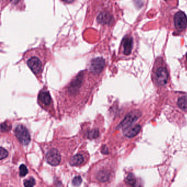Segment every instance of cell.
I'll list each match as a JSON object with an SVG mask.
<instances>
[{"label": "cell", "mask_w": 187, "mask_h": 187, "mask_svg": "<svg viewBox=\"0 0 187 187\" xmlns=\"http://www.w3.org/2000/svg\"><path fill=\"white\" fill-rule=\"evenodd\" d=\"M27 64L35 74L41 75L43 70V63L39 57L32 56L27 60Z\"/></svg>", "instance_id": "obj_4"}, {"label": "cell", "mask_w": 187, "mask_h": 187, "mask_svg": "<svg viewBox=\"0 0 187 187\" xmlns=\"http://www.w3.org/2000/svg\"><path fill=\"white\" fill-rule=\"evenodd\" d=\"M112 15L109 13L106 12L100 13L97 17L98 22L103 24L110 23V22H112Z\"/></svg>", "instance_id": "obj_11"}, {"label": "cell", "mask_w": 187, "mask_h": 187, "mask_svg": "<svg viewBox=\"0 0 187 187\" xmlns=\"http://www.w3.org/2000/svg\"><path fill=\"white\" fill-rule=\"evenodd\" d=\"M109 178V172L106 170H100L97 173V179L100 182H106Z\"/></svg>", "instance_id": "obj_13"}, {"label": "cell", "mask_w": 187, "mask_h": 187, "mask_svg": "<svg viewBox=\"0 0 187 187\" xmlns=\"http://www.w3.org/2000/svg\"><path fill=\"white\" fill-rule=\"evenodd\" d=\"M168 72L165 66H159L154 70V79L159 86H165L168 81Z\"/></svg>", "instance_id": "obj_1"}, {"label": "cell", "mask_w": 187, "mask_h": 187, "mask_svg": "<svg viewBox=\"0 0 187 187\" xmlns=\"http://www.w3.org/2000/svg\"><path fill=\"white\" fill-rule=\"evenodd\" d=\"M84 160V159L82 155L76 154L71 158L70 164L72 166H79L83 163Z\"/></svg>", "instance_id": "obj_12"}, {"label": "cell", "mask_w": 187, "mask_h": 187, "mask_svg": "<svg viewBox=\"0 0 187 187\" xmlns=\"http://www.w3.org/2000/svg\"><path fill=\"white\" fill-rule=\"evenodd\" d=\"M174 23L176 29L178 31H183L187 25V16L183 12L179 11L175 14Z\"/></svg>", "instance_id": "obj_5"}, {"label": "cell", "mask_w": 187, "mask_h": 187, "mask_svg": "<svg viewBox=\"0 0 187 187\" xmlns=\"http://www.w3.org/2000/svg\"><path fill=\"white\" fill-rule=\"evenodd\" d=\"M82 178H81L80 176H76L74 178V179H72V184L75 186V187H78L82 183Z\"/></svg>", "instance_id": "obj_19"}, {"label": "cell", "mask_w": 187, "mask_h": 187, "mask_svg": "<svg viewBox=\"0 0 187 187\" xmlns=\"http://www.w3.org/2000/svg\"><path fill=\"white\" fill-rule=\"evenodd\" d=\"M140 129H141V127L140 125H135L134 126L130 127L124 131V134L127 137H134L139 133Z\"/></svg>", "instance_id": "obj_10"}, {"label": "cell", "mask_w": 187, "mask_h": 187, "mask_svg": "<svg viewBox=\"0 0 187 187\" xmlns=\"http://www.w3.org/2000/svg\"><path fill=\"white\" fill-rule=\"evenodd\" d=\"M8 153L6 150L4 149L2 147H1V148H0V159L2 160V159L6 158L8 156Z\"/></svg>", "instance_id": "obj_20"}, {"label": "cell", "mask_w": 187, "mask_h": 187, "mask_svg": "<svg viewBox=\"0 0 187 187\" xmlns=\"http://www.w3.org/2000/svg\"><path fill=\"white\" fill-rule=\"evenodd\" d=\"M46 158L48 163L52 166H57L61 160V156L56 149H52L47 153Z\"/></svg>", "instance_id": "obj_6"}, {"label": "cell", "mask_w": 187, "mask_h": 187, "mask_svg": "<svg viewBox=\"0 0 187 187\" xmlns=\"http://www.w3.org/2000/svg\"><path fill=\"white\" fill-rule=\"evenodd\" d=\"M35 184V181L32 177H30L28 179L24 181V185L25 187H33Z\"/></svg>", "instance_id": "obj_17"}, {"label": "cell", "mask_w": 187, "mask_h": 187, "mask_svg": "<svg viewBox=\"0 0 187 187\" xmlns=\"http://www.w3.org/2000/svg\"><path fill=\"white\" fill-rule=\"evenodd\" d=\"M125 182L127 184L134 187L136 184V179L134 175L132 173H130L125 178Z\"/></svg>", "instance_id": "obj_15"}, {"label": "cell", "mask_w": 187, "mask_h": 187, "mask_svg": "<svg viewBox=\"0 0 187 187\" xmlns=\"http://www.w3.org/2000/svg\"><path fill=\"white\" fill-rule=\"evenodd\" d=\"M102 152L104 154H106L108 153V148L106 146H103L102 148Z\"/></svg>", "instance_id": "obj_22"}, {"label": "cell", "mask_w": 187, "mask_h": 187, "mask_svg": "<svg viewBox=\"0 0 187 187\" xmlns=\"http://www.w3.org/2000/svg\"><path fill=\"white\" fill-rule=\"evenodd\" d=\"M11 129V125L7 124L6 122H4L1 124V131L2 132L10 131Z\"/></svg>", "instance_id": "obj_21"}, {"label": "cell", "mask_w": 187, "mask_h": 187, "mask_svg": "<svg viewBox=\"0 0 187 187\" xmlns=\"http://www.w3.org/2000/svg\"><path fill=\"white\" fill-rule=\"evenodd\" d=\"M141 116V112L138 110H134L130 112L125 116L124 119L118 125V128L123 129L124 131L131 127V125L136 121Z\"/></svg>", "instance_id": "obj_2"}, {"label": "cell", "mask_w": 187, "mask_h": 187, "mask_svg": "<svg viewBox=\"0 0 187 187\" xmlns=\"http://www.w3.org/2000/svg\"><path fill=\"white\" fill-rule=\"evenodd\" d=\"M98 136H99V132L97 130H93L90 131L88 134V137L90 139L97 138L98 137Z\"/></svg>", "instance_id": "obj_18"}, {"label": "cell", "mask_w": 187, "mask_h": 187, "mask_svg": "<svg viewBox=\"0 0 187 187\" xmlns=\"http://www.w3.org/2000/svg\"><path fill=\"white\" fill-rule=\"evenodd\" d=\"M122 46L124 48V53L126 55H128L131 53L133 47V39L131 36H126L123 39Z\"/></svg>", "instance_id": "obj_9"}, {"label": "cell", "mask_w": 187, "mask_h": 187, "mask_svg": "<svg viewBox=\"0 0 187 187\" xmlns=\"http://www.w3.org/2000/svg\"><path fill=\"white\" fill-rule=\"evenodd\" d=\"M38 101L41 104L44 106H48L52 103V99L50 96L49 92L46 90H42L40 92L38 97Z\"/></svg>", "instance_id": "obj_8"}, {"label": "cell", "mask_w": 187, "mask_h": 187, "mask_svg": "<svg viewBox=\"0 0 187 187\" xmlns=\"http://www.w3.org/2000/svg\"><path fill=\"white\" fill-rule=\"evenodd\" d=\"M105 66V61L102 58H97L92 60L90 66V70L95 73H100Z\"/></svg>", "instance_id": "obj_7"}, {"label": "cell", "mask_w": 187, "mask_h": 187, "mask_svg": "<svg viewBox=\"0 0 187 187\" xmlns=\"http://www.w3.org/2000/svg\"><path fill=\"white\" fill-rule=\"evenodd\" d=\"M19 175L20 177H24L28 173V170L25 165H21L19 167Z\"/></svg>", "instance_id": "obj_16"}, {"label": "cell", "mask_w": 187, "mask_h": 187, "mask_svg": "<svg viewBox=\"0 0 187 187\" xmlns=\"http://www.w3.org/2000/svg\"><path fill=\"white\" fill-rule=\"evenodd\" d=\"M64 2H66V3H72V2H74L73 1H63Z\"/></svg>", "instance_id": "obj_23"}, {"label": "cell", "mask_w": 187, "mask_h": 187, "mask_svg": "<svg viewBox=\"0 0 187 187\" xmlns=\"http://www.w3.org/2000/svg\"><path fill=\"white\" fill-rule=\"evenodd\" d=\"M186 58H187V54H186Z\"/></svg>", "instance_id": "obj_24"}, {"label": "cell", "mask_w": 187, "mask_h": 187, "mask_svg": "<svg viewBox=\"0 0 187 187\" xmlns=\"http://www.w3.org/2000/svg\"><path fill=\"white\" fill-rule=\"evenodd\" d=\"M16 137L19 142L24 145L28 144L30 142V136L28 130L25 126L23 125H18L16 128Z\"/></svg>", "instance_id": "obj_3"}, {"label": "cell", "mask_w": 187, "mask_h": 187, "mask_svg": "<svg viewBox=\"0 0 187 187\" xmlns=\"http://www.w3.org/2000/svg\"><path fill=\"white\" fill-rule=\"evenodd\" d=\"M178 106L184 110H187V97H182L179 98L178 100Z\"/></svg>", "instance_id": "obj_14"}]
</instances>
